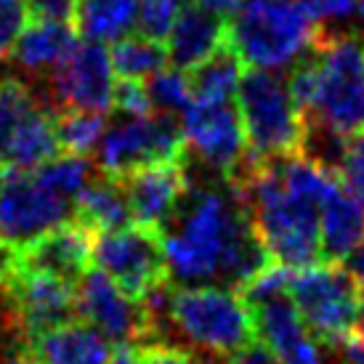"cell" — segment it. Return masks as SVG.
Masks as SVG:
<instances>
[{
	"label": "cell",
	"instance_id": "cell-1",
	"mask_svg": "<svg viewBox=\"0 0 364 364\" xmlns=\"http://www.w3.org/2000/svg\"><path fill=\"white\" fill-rule=\"evenodd\" d=\"M162 250L173 284H215L240 290L274 261L255 229L245 200L229 181L189 183L171 223L162 229Z\"/></svg>",
	"mask_w": 364,
	"mask_h": 364
},
{
	"label": "cell",
	"instance_id": "cell-2",
	"mask_svg": "<svg viewBox=\"0 0 364 364\" xmlns=\"http://www.w3.org/2000/svg\"><path fill=\"white\" fill-rule=\"evenodd\" d=\"M309 125L335 136L364 131V43L351 32H322V41L287 77Z\"/></svg>",
	"mask_w": 364,
	"mask_h": 364
},
{
	"label": "cell",
	"instance_id": "cell-3",
	"mask_svg": "<svg viewBox=\"0 0 364 364\" xmlns=\"http://www.w3.org/2000/svg\"><path fill=\"white\" fill-rule=\"evenodd\" d=\"M322 27L301 0H242L229 19L226 46L250 70H287L319 46Z\"/></svg>",
	"mask_w": 364,
	"mask_h": 364
},
{
	"label": "cell",
	"instance_id": "cell-4",
	"mask_svg": "<svg viewBox=\"0 0 364 364\" xmlns=\"http://www.w3.org/2000/svg\"><path fill=\"white\" fill-rule=\"evenodd\" d=\"M171 327L197 351L221 362L258 338L253 311L240 290L215 284H176L171 298Z\"/></svg>",
	"mask_w": 364,
	"mask_h": 364
},
{
	"label": "cell",
	"instance_id": "cell-5",
	"mask_svg": "<svg viewBox=\"0 0 364 364\" xmlns=\"http://www.w3.org/2000/svg\"><path fill=\"white\" fill-rule=\"evenodd\" d=\"M237 109L242 114L245 136L253 160H272L304 152L306 120L293 93L277 72L250 70L237 91Z\"/></svg>",
	"mask_w": 364,
	"mask_h": 364
},
{
	"label": "cell",
	"instance_id": "cell-6",
	"mask_svg": "<svg viewBox=\"0 0 364 364\" xmlns=\"http://www.w3.org/2000/svg\"><path fill=\"white\" fill-rule=\"evenodd\" d=\"M290 298L304 316L309 333L322 346L341 343L359 327L362 282L343 263L319 261L298 269L290 282Z\"/></svg>",
	"mask_w": 364,
	"mask_h": 364
},
{
	"label": "cell",
	"instance_id": "cell-7",
	"mask_svg": "<svg viewBox=\"0 0 364 364\" xmlns=\"http://www.w3.org/2000/svg\"><path fill=\"white\" fill-rule=\"evenodd\" d=\"M186 136L173 114L125 117L104 131L96 149V168L102 176L125 178L128 173L157 162L186 160Z\"/></svg>",
	"mask_w": 364,
	"mask_h": 364
},
{
	"label": "cell",
	"instance_id": "cell-8",
	"mask_svg": "<svg viewBox=\"0 0 364 364\" xmlns=\"http://www.w3.org/2000/svg\"><path fill=\"white\" fill-rule=\"evenodd\" d=\"M186 149L223 181H237L253 162L242 114L226 99H194L181 114Z\"/></svg>",
	"mask_w": 364,
	"mask_h": 364
},
{
	"label": "cell",
	"instance_id": "cell-9",
	"mask_svg": "<svg viewBox=\"0 0 364 364\" xmlns=\"http://www.w3.org/2000/svg\"><path fill=\"white\" fill-rule=\"evenodd\" d=\"M75 218V203L53 192L35 171H0V240L16 250Z\"/></svg>",
	"mask_w": 364,
	"mask_h": 364
},
{
	"label": "cell",
	"instance_id": "cell-10",
	"mask_svg": "<svg viewBox=\"0 0 364 364\" xmlns=\"http://www.w3.org/2000/svg\"><path fill=\"white\" fill-rule=\"evenodd\" d=\"M93 263L136 301L144 298L149 287L171 277L162 250V234L139 223L96 234Z\"/></svg>",
	"mask_w": 364,
	"mask_h": 364
},
{
	"label": "cell",
	"instance_id": "cell-11",
	"mask_svg": "<svg viewBox=\"0 0 364 364\" xmlns=\"http://www.w3.org/2000/svg\"><path fill=\"white\" fill-rule=\"evenodd\" d=\"M117 75L104 43H77L75 51L46 77V99L51 109L102 112L114 109Z\"/></svg>",
	"mask_w": 364,
	"mask_h": 364
},
{
	"label": "cell",
	"instance_id": "cell-12",
	"mask_svg": "<svg viewBox=\"0 0 364 364\" xmlns=\"http://www.w3.org/2000/svg\"><path fill=\"white\" fill-rule=\"evenodd\" d=\"M75 311L82 322L96 327L112 343L149 341V322L141 304L131 298L102 269H88L75 284Z\"/></svg>",
	"mask_w": 364,
	"mask_h": 364
},
{
	"label": "cell",
	"instance_id": "cell-13",
	"mask_svg": "<svg viewBox=\"0 0 364 364\" xmlns=\"http://www.w3.org/2000/svg\"><path fill=\"white\" fill-rule=\"evenodd\" d=\"M75 284L53 274L19 272L6 287V298L21 330L32 338L43 335L51 327L70 322L77 316L75 311Z\"/></svg>",
	"mask_w": 364,
	"mask_h": 364
},
{
	"label": "cell",
	"instance_id": "cell-14",
	"mask_svg": "<svg viewBox=\"0 0 364 364\" xmlns=\"http://www.w3.org/2000/svg\"><path fill=\"white\" fill-rule=\"evenodd\" d=\"M120 181L131 203L133 223L162 234L181 203L183 192L189 189V173H186V160L157 162L128 173Z\"/></svg>",
	"mask_w": 364,
	"mask_h": 364
},
{
	"label": "cell",
	"instance_id": "cell-15",
	"mask_svg": "<svg viewBox=\"0 0 364 364\" xmlns=\"http://www.w3.org/2000/svg\"><path fill=\"white\" fill-rule=\"evenodd\" d=\"M93 240L96 234L80 221H67L38 237L19 250V269L38 274H53L61 279L77 282L91 269Z\"/></svg>",
	"mask_w": 364,
	"mask_h": 364
},
{
	"label": "cell",
	"instance_id": "cell-16",
	"mask_svg": "<svg viewBox=\"0 0 364 364\" xmlns=\"http://www.w3.org/2000/svg\"><path fill=\"white\" fill-rule=\"evenodd\" d=\"M250 311L255 319L258 341L269 346L284 364H327L322 343L309 333L290 293L253 306Z\"/></svg>",
	"mask_w": 364,
	"mask_h": 364
},
{
	"label": "cell",
	"instance_id": "cell-17",
	"mask_svg": "<svg viewBox=\"0 0 364 364\" xmlns=\"http://www.w3.org/2000/svg\"><path fill=\"white\" fill-rule=\"evenodd\" d=\"M226 32H229V21L208 14L192 0L181 9L171 35L165 38L168 59L173 67L192 72L194 67H200L205 59H210L218 48L226 46Z\"/></svg>",
	"mask_w": 364,
	"mask_h": 364
},
{
	"label": "cell",
	"instance_id": "cell-18",
	"mask_svg": "<svg viewBox=\"0 0 364 364\" xmlns=\"http://www.w3.org/2000/svg\"><path fill=\"white\" fill-rule=\"evenodd\" d=\"M75 46H77V38L70 21L32 19V24H27L19 35L9 59L27 77L46 80L75 51Z\"/></svg>",
	"mask_w": 364,
	"mask_h": 364
},
{
	"label": "cell",
	"instance_id": "cell-19",
	"mask_svg": "<svg viewBox=\"0 0 364 364\" xmlns=\"http://www.w3.org/2000/svg\"><path fill=\"white\" fill-rule=\"evenodd\" d=\"M41 364H109L112 341L88 322H70L51 327L32 338Z\"/></svg>",
	"mask_w": 364,
	"mask_h": 364
},
{
	"label": "cell",
	"instance_id": "cell-20",
	"mask_svg": "<svg viewBox=\"0 0 364 364\" xmlns=\"http://www.w3.org/2000/svg\"><path fill=\"white\" fill-rule=\"evenodd\" d=\"M322 261L343 263L364 240V203L346 189L343 183L322 205L319 215Z\"/></svg>",
	"mask_w": 364,
	"mask_h": 364
},
{
	"label": "cell",
	"instance_id": "cell-21",
	"mask_svg": "<svg viewBox=\"0 0 364 364\" xmlns=\"http://www.w3.org/2000/svg\"><path fill=\"white\" fill-rule=\"evenodd\" d=\"M75 221L88 226L93 234L131 226V203H128V194H125L120 178H109V176L96 173V178L82 189V194L75 203Z\"/></svg>",
	"mask_w": 364,
	"mask_h": 364
},
{
	"label": "cell",
	"instance_id": "cell-22",
	"mask_svg": "<svg viewBox=\"0 0 364 364\" xmlns=\"http://www.w3.org/2000/svg\"><path fill=\"white\" fill-rule=\"evenodd\" d=\"M61 154L59 131H56V112L51 107H38L30 112V117L21 122L16 136L11 139L3 168L16 171H38L41 165L51 162ZM0 168V171H3Z\"/></svg>",
	"mask_w": 364,
	"mask_h": 364
},
{
	"label": "cell",
	"instance_id": "cell-23",
	"mask_svg": "<svg viewBox=\"0 0 364 364\" xmlns=\"http://www.w3.org/2000/svg\"><path fill=\"white\" fill-rule=\"evenodd\" d=\"M139 0H77L75 30L91 43H114L136 27Z\"/></svg>",
	"mask_w": 364,
	"mask_h": 364
},
{
	"label": "cell",
	"instance_id": "cell-24",
	"mask_svg": "<svg viewBox=\"0 0 364 364\" xmlns=\"http://www.w3.org/2000/svg\"><path fill=\"white\" fill-rule=\"evenodd\" d=\"M112 67L120 80H149L152 75L165 70L168 64V48L162 41H152L146 35H125L112 43Z\"/></svg>",
	"mask_w": 364,
	"mask_h": 364
},
{
	"label": "cell",
	"instance_id": "cell-25",
	"mask_svg": "<svg viewBox=\"0 0 364 364\" xmlns=\"http://www.w3.org/2000/svg\"><path fill=\"white\" fill-rule=\"evenodd\" d=\"M194 99H226L232 102L242 82V59L223 46L192 72Z\"/></svg>",
	"mask_w": 364,
	"mask_h": 364
},
{
	"label": "cell",
	"instance_id": "cell-26",
	"mask_svg": "<svg viewBox=\"0 0 364 364\" xmlns=\"http://www.w3.org/2000/svg\"><path fill=\"white\" fill-rule=\"evenodd\" d=\"M41 107V93L19 77H0V168L19 125Z\"/></svg>",
	"mask_w": 364,
	"mask_h": 364
},
{
	"label": "cell",
	"instance_id": "cell-27",
	"mask_svg": "<svg viewBox=\"0 0 364 364\" xmlns=\"http://www.w3.org/2000/svg\"><path fill=\"white\" fill-rule=\"evenodd\" d=\"M56 131H59L61 152L88 157L99 149V141L107 131V120H104L102 112H59L56 114Z\"/></svg>",
	"mask_w": 364,
	"mask_h": 364
},
{
	"label": "cell",
	"instance_id": "cell-28",
	"mask_svg": "<svg viewBox=\"0 0 364 364\" xmlns=\"http://www.w3.org/2000/svg\"><path fill=\"white\" fill-rule=\"evenodd\" d=\"M43 183H48L53 192H59L61 197H67L72 203H77V197L82 189L96 178V165L82 154H67L61 152L59 157H53L51 162H46L38 168Z\"/></svg>",
	"mask_w": 364,
	"mask_h": 364
},
{
	"label": "cell",
	"instance_id": "cell-29",
	"mask_svg": "<svg viewBox=\"0 0 364 364\" xmlns=\"http://www.w3.org/2000/svg\"><path fill=\"white\" fill-rule=\"evenodd\" d=\"M146 91L152 96L154 112L173 114V117L183 114L186 107L194 102L192 75L181 67H165L157 75H152L146 80Z\"/></svg>",
	"mask_w": 364,
	"mask_h": 364
},
{
	"label": "cell",
	"instance_id": "cell-30",
	"mask_svg": "<svg viewBox=\"0 0 364 364\" xmlns=\"http://www.w3.org/2000/svg\"><path fill=\"white\" fill-rule=\"evenodd\" d=\"M183 6H186V0H139L136 30L152 41L165 43Z\"/></svg>",
	"mask_w": 364,
	"mask_h": 364
},
{
	"label": "cell",
	"instance_id": "cell-31",
	"mask_svg": "<svg viewBox=\"0 0 364 364\" xmlns=\"http://www.w3.org/2000/svg\"><path fill=\"white\" fill-rule=\"evenodd\" d=\"M338 176H341L346 189L364 203V131H356L346 139Z\"/></svg>",
	"mask_w": 364,
	"mask_h": 364
},
{
	"label": "cell",
	"instance_id": "cell-32",
	"mask_svg": "<svg viewBox=\"0 0 364 364\" xmlns=\"http://www.w3.org/2000/svg\"><path fill=\"white\" fill-rule=\"evenodd\" d=\"M27 24H30L27 0H0V59H9Z\"/></svg>",
	"mask_w": 364,
	"mask_h": 364
},
{
	"label": "cell",
	"instance_id": "cell-33",
	"mask_svg": "<svg viewBox=\"0 0 364 364\" xmlns=\"http://www.w3.org/2000/svg\"><path fill=\"white\" fill-rule=\"evenodd\" d=\"M114 109L125 117H146L154 114L152 96L146 91L144 80H120L114 88Z\"/></svg>",
	"mask_w": 364,
	"mask_h": 364
},
{
	"label": "cell",
	"instance_id": "cell-34",
	"mask_svg": "<svg viewBox=\"0 0 364 364\" xmlns=\"http://www.w3.org/2000/svg\"><path fill=\"white\" fill-rule=\"evenodd\" d=\"M309 11V16H311L319 27H341L346 24L348 19H354L356 16V6H359V0H301Z\"/></svg>",
	"mask_w": 364,
	"mask_h": 364
},
{
	"label": "cell",
	"instance_id": "cell-35",
	"mask_svg": "<svg viewBox=\"0 0 364 364\" xmlns=\"http://www.w3.org/2000/svg\"><path fill=\"white\" fill-rule=\"evenodd\" d=\"M139 364H200V359L168 341H144L139 343Z\"/></svg>",
	"mask_w": 364,
	"mask_h": 364
},
{
	"label": "cell",
	"instance_id": "cell-36",
	"mask_svg": "<svg viewBox=\"0 0 364 364\" xmlns=\"http://www.w3.org/2000/svg\"><path fill=\"white\" fill-rule=\"evenodd\" d=\"M32 19H51V21H72L77 0H27Z\"/></svg>",
	"mask_w": 364,
	"mask_h": 364
},
{
	"label": "cell",
	"instance_id": "cell-37",
	"mask_svg": "<svg viewBox=\"0 0 364 364\" xmlns=\"http://www.w3.org/2000/svg\"><path fill=\"white\" fill-rule=\"evenodd\" d=\"M223 364H284L279 356L274 354L269 346L255 338L253 343H247L245 348H240L237 354L226 356Z\"/></svg>",
	"mask_w": 364,
	"mask_h": 364
},
{
	"label": "cell",
	"instance_id": "cell-38",
	"mask_svg": "<svg viewBox=\"0 0 364 364\" xmlns=\"http://www.w3.org/2000/svg\"><path fill=\"white\" fill-rule=\"evenodd\" d=\"M200 9H205L208 14H213V16H218V19L229 21L237 14V9H240V3L242 0H194Z\"/></svg>",
	"mask_w": 364,
	"mask_h": 364
},
{
	"label": "cell",
	"instance_id": "cell-39",
	"mask_svg": "<svg viewBox=\"0 0 364 364\" xmlns=\"http://www.w3.org/2000/svg\"><path fill=\"white\" fill-rule=\"evenodd\" d=\"M109 364H139V346L136 343H120L112 351Z\"/></svg>",
	"mask_w": 364,
	"mask_h": 364
},
{
	"label": "cell",
	"instance_id": "cell-40",
	"mask_svg": "<svg viewBox=\"0 0 364 364\" xmlns=\"http://www.w3.org/2000/svg\"><path fill=\"white\" fill-rule=\"evenodd\" d=\"M343 266H346V269H348L351 274H354V277L359 279V282H364V240L354 247V253H351L348 258H346Z\"/></svg>",
	"mask_w": 364,
	"mask_h": 364
},
{
	"label": "cell",
	"instance_id": "cell-41",
	"mask_svg": "<svg viewBox=\"0 0 364 364\" xmlns=\"http://www.w3.org/2000/svg\"><path fill=\"white\" fill-rule=\"evenodd\" d=\"M356 16H359L362 24H364V0H359V6H356Z\"/></svg>",
	"mask_w": 364,
	"mask_h": 364
}]
</instances>
